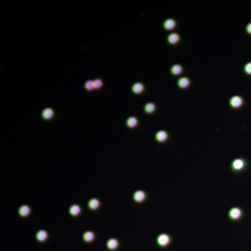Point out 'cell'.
I'll list each match as a JSON object with an SVG mask.
<instances>
[{
  "mask_svg": "<svg viewBox=\"0 0 251 251\" xmlns=\"http://www.w3.org/2000/svg\"><path fill=\"white\" fill-rule=\"evenodd\" d=\"M242 104H243V100H242V98L238 97V96H234V97L230 99V105H231L234 108L241 107Z\"/></svg>",
  "mask_w": 251,
  "mask_h": 251,
  "instance_id": "6da1fadb",
  "label": "cell"
},
{
  "mask_svg": "<svg viewBox=\"0 0 251 251\" xmlns=\"http://www.w3.org/2000/svg\"><path fill=\"white\" fill-rule=\"evenodd\" d=\"M241 215H242V212H241V209L239 208H231L230 209V212H229V216L233 219V220H237V219H239L241 217Z\"/></svg>",
  "mask_w": 251,
  "mask_h": 251,
  "instance_id": "7a4b0ae2",
  "label": "cell"
},
{
  "mask_svg": "<svg viewBox=\"0 0 251 251\" xmlns=\"http://www.w3.org/2000/svg\"><path fill=\"white\" fill-rule=\"evenodd\" d=\"M244 165H245V162L243 159H241V158H237V159H235L233 162V167H234V170H237V171L242 170L244 167Z\"/></svg>",
  "mask_w": 251,
  "mask_h": 251,
  "instance_id": "3957f363",
  "label": "cell"
},
{
  "mask_svg": "<svg viewBox=\"0 0 251 251\" xmlns=\"http://www.w3.org/2000/svg\"><path fill=\"white\" fill-rule=\"evenodd\" d=\"M144 199H145V193H144L143 191H136V192L134 193V200H135V201L141 202V201H143Z\"/></svg>",
  "mask_w": 251,
  "mask_h": 251,
  "instance_id": "277c9868",
  "label": "cell"
},
{
  "mask_svg": "<svg viewBox=\"0 0 251 251\" xmlns=\"http://www.w3.org/2000/svg\"><path fill=\"white\" fill-rule=\"evenodd\" d=\"M169 242H170V238H169L167 235H165V234L159 235V237H158V243H159V245L165 247V245L169 244Z\"/></svg>",
  "mask_w": 251,
  "mask_h": 251,
  "instance_id": "5b68a950",
  "label": "cell"
},
{
  "mask_svg": "<svg viewBox=\"0 0 251 251\" xmlns=\"http://www.w3.org/2000/svg\"><path fill=\"white\" fill-rule=\"evenodd\" d=\"M42 116H43V119H45V120H50V119L54 116V111H53L51 108H45L44 111L42 112Z\"/></svg>",
  "mask_w": 251,
  "mask_h": 251,
  "instance_id": "8992f818",
  "label": "cell"
},
{
  "mask_svg": "<svg viewBox=\"0 0 251 251\" xmlns=\"http://www.w3.org/2000/svg\"><path fill=\"white\" fill-rule=\"evenodd\" d=\"M156 139H157V141H159V142H164V141H166L167 133L166 131H164V130H159V131H157V134H156Z\"/></svg>",
  "mask_w": 251,
  "mask_h": 251,
  "instance_id": "52a82bcc",
  "label": "cell"
},
{
  "mask_svg": "<svg viewBox=\"0 0 251 251\" xmlns=\"http://www.w3.org/2000/svg\"><path fill=\"white\" fill-rule=\"evenodd\" d=\"M167 41H169V43H171V44H176V43H178V42H179V35H178V34L172 33V34H170V35H169Z\"/></svg>",
  "mask_w": 251,
  "mask_h": 251,
  "instance_id": "ba28073f",
  "label": "cell"
},
{
  "mask_svg": "<svg viewBox=\"0 0 251 251\" xmlns=\"http://www.w3.org/2000/svg\"><path fill=\"white\" fill-rule=\"evenodd\" d=\"M176 27V21L173 20V19H167V20H165V22H164V28L165 29H173V28Z\"/></svg>",
  "mask_w": 251,
  "mask_h": 251,
  "instance_id": "9c48e42d",
  "label": "cell"
},
{
  "mask_svg": "<svg viewBox=\"0 0 251 251\" xmlns=\"http://www.w3.org/2000/svg\"><path fill=\"white\" fill-rule=\"evenodd\" d=\"M190 85V79L188 78H180L179 80H178V86L179 87H181V88H186L187 86Z\"/></svg>",
  "mask_w": 251,
  "mask_h": 251,
  "instance_id": "30bf717a",
  "label": "cell"
},
{
  "mask_svg": "<svg viewBox=\"0 0 251 251\" xmlns=\"http://www.w3.org/2000/svg\"><path fill=\"white\" fill-rule=\"evenodd\" d=\"M144 90V86L141 83H136L133 85V92L134 93H142Z\"/></svg>",
  "mask_w": 251,
  "mask_h": 251,
  "instance_id": "8fae6325",
  "label": "cell"
},
{
  "mask_svg": "<svg viewBox=\"0 0 251 251\" xmlns=\"http://www.w3.org/2000/svg\"><path fill=\"white\" fill-rule=\"evenodd\" d=\"M127 126H128L129 128H134V127H136V126H137V119H136V117H134V116L129 117V119L127 120Z\"/></svg>",
  "mask_w": 251,
  "mask_h": 251,
  "instance_id": "7c38bea8",
  "label": "cell"
},
{
  "mask_svg": "<svg viewBox=\"0 0 251 251\" xmlns=\"http://www.w3.org/2000/svg\"><path fill=\"white\" fill-rule=\"evenodd\" d=\"M99 205H100V202H99L98 199H91L90 202H88V207L91 209H97L99 207Z\"/></svg>",
  "mask_w": 251,
  "mask_h": 251,
  "instance_id": "4fadbf2b",
  "label": "cell"
},
{
  "mask_svg": "<svg viewBox=\"0 0 251 251\" xmlns=\"http://www.w3.org/2000/svg\"><path fill=\"white\" fill-rule=\"evenodd\" d=\"M107 247H108L111 250L116 249V248H117V241H116V239H114V238H111V239L107 242Z\"/></svg>",
  "mask_w": 251,
  "mask_h": 251,
  "instance_id": "5bb4252c",
  "label": "cell"
},
{
  "mask_svg": "<svg viewBox=\"0 0 251 251\" xmlns=\"http://www.w3.org/2000/svg\"><path fill=\"white\" fill-rule=\"evenodd\" d=\"M155 109H156V106L153 105L152 102H148L144 106V111L147 112V113H152V112H155Z\"/></svg>",
  "mask_w": 251,
  "mask_h": 251,
  "instance_id": "9a60e30c",
  "label": "cell"
},
{
  "mask_svg": "<svg viewBox=\"0 0 251 251\" xmlns=\"http://www.w3.org/2000/svg\"><path fill=\"white\" fill-rule=\"evenodd\" d=\"M181 71H182V68H181V65H178V64H176L171 68L172 74H179V73H181Z\"/></svg>",
  "mask_w": 251,
  "mask_h": 251,
  "instance_id": "2e32d148",
  "label": "cell"
},
{
  "mask_svg": "<svg viewBox=\"0 0 251 251\" xmlns=\"http://www.w3.org/2000/svg\"><path fill=\"white\" fill-rule=\"evenodd\" d=\"M79 213H80V207H79V206L73 205V206L70 207V214H72V215H78Z\"/></svg>",
  "mask_w": 251,
  "mask_h": 251,
  "instance_id": "e0dca14e",
  "label": "cell"
},
{
  "mask_svg": "<svg viewBox=\"0 0 251 251\" xmlns=\"http://www.w3.org/2000/svg\"><path fill=\"white\" fill-rule=\"evenodd\" d=\"M19 212H20V215H22V216H27L28 214H29V212H30V209H29L28 206H21Z\"/></svg>",
  "mask_w": 251,
  "mask_h": 251,
  "instance_id": "ac0fdd59",
  "label": "cell"
},
{
  "mask_svg": "<svg viewBox=\"0 0 251 251\" xmlns=\"http://www.w3.org/2000/svg\"><path fill=\"white\" fill-rule=\"evenodd\" d=\"M93 238H94V235H93V233H91V231H86V233L84 234V239H85L86 242H91V241H93Z\"/></svg>",
  "mask_w": 251,
  "mask_h": 251,
  "instance_id": "d6986e66",
  "label": "cell"
},
{
  "mask_svg": "<svg viewBox=\"0 0 251 251\" xmlns=\"http://www.w3.org/2000/svg\"><path fill=\"white\" fill-rule=\"evenodd\" d=\"M36 237H37L39 241H45V239H47V233H45L44 230H40V231L37 233Z\"/></svg>",
  "mask_w": 251,
  "mask_h": 251,
  "instance_id": "ffe728a7",
  "label": "cell"
},
{
  "mask_svg": "<svg viewBox=\"0 0 251 251\" xmlns=\"http://www.w3.org/2000/svg\"><path fill=\"white\" fill-rule=\"evenodd\" d=\"M85 87H86V90H88V91H91V90L96 88V87H94V82H92V80L86 82V83H85Z\"/></svg>",
  "mask_w": 251,
  "mask_h": 251,
  "instance_id": "44dd1931",
  "label": "cell"
},
{
  "mask_svg": "<svg viewBox=\"0 0 251 251\" xmlns=\"http://www.w3.org/2000/svg\"><path fill=\"white\" fill-rule=\"evenodd\" d=\"M101 86H102V82H101L100 79H96V80H94V87H96V88H100Z\"/></svg>",
  "mask_w": 251,
  "mask_h": 251,
  "instance_id": "7402d4cb",
  "label": "cell"
},
{
  "mask_svg": "<svg viewBox=\"0 0 251 251\" xmlns=\"http://www.w3.org/2000/svg\"><path fill=\"white\" fill-rule=\"evenodd\" d=\"M244 70H245V72H247L248 74H251V63H248V64H245V66H244Z\"/></svg>",
  "mask_w": 251,
  "mask_h": 251,
  "instance_id": "603a6c76",
  "label": "cell"
},
{
  "mask_svg": "<svg viewBox=\"0 0 251 251\" xmlns=\"http://www.w3.org/2000/svg\"><path fill=\"white\" fill-rule=\"evenodd\" d=\"M247 31H248L249 34H251V22L247 26Z\"/></svg>",
  "mask_w": 251,
  "mask_h": 251,
  "instance_id": "cb8c5ba5",
  "label": "cell"
}]
</instances>
